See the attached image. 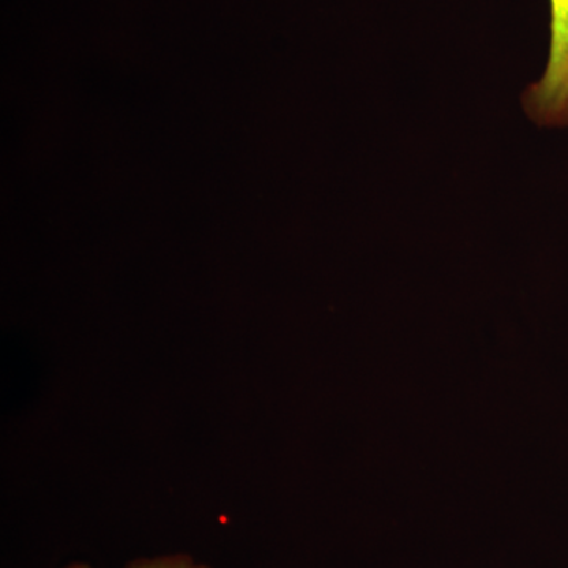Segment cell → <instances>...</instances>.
<instances>
[{
	"mask_svg": "<svg viewBox=\"0 0 568 568\" xmlns=\"http://www.w3.org/2000/svg\"><path fill=\"white\" fill-rule=\"evenodd\" d=\"M521 106L540 129L568 130V0H549L547 65L523 92Z\"/></svg>",
	"mask_w": 568,
	"mask_h": 568,
	"instance_id": "cell-1",
	"label": "cell"
},
{
	"mask_svg": "<svg viewBox=\"0 0 568 568\" xmlns=\"http://www.w3.org/2000/svg\"><path fill=\"white\" fill-rule=\"evenodd\" d=\"M123 568H211L207 564L200 562L189 555H162L151 558L134 559Z\"/></svg>",
	"mask_w": 568,
	"mask_h": 568,
	"instance_id": "cell-2",
	"label": "cell"
},
{
	"mask_svg": "<svg viewBox=\"0 0 568 568\" xmlns=\"http://www.w3.org/2000/svg\"><path fill=\"white\" fill-rule=\"evenodd\" d=\"M67 568H93L91 566H88V564H71V566Z\"/></svg>",
	"mask_w": 568,
	"mask_h": 568,
	"instance_id": "cell-3",
	"label": "cell"
}]
</instances>
